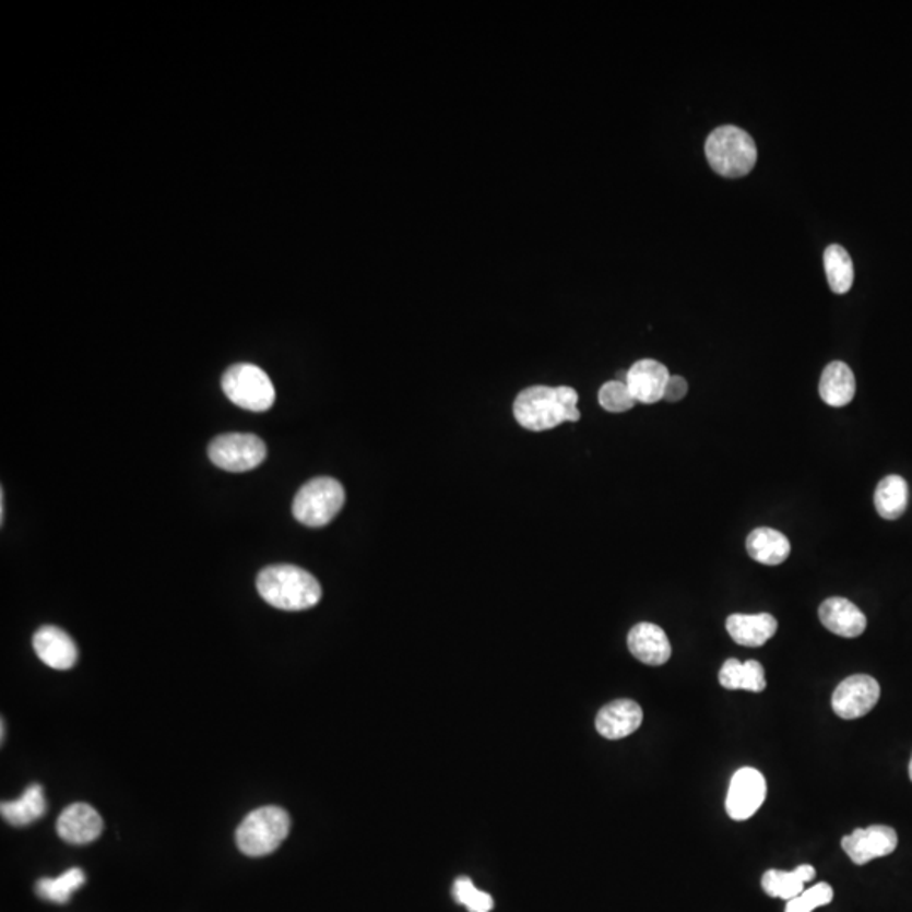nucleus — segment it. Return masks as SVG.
Returning <instances> with one entry per match:
<instances>
[{"instance_id": "5701e85b", "label": "nucleus", "mask_w": 912, "mask_h": 912, "mask_svg": "<svg viewBox=\"0 0 912 912\" xmlns=\"http://www.w3.org/2000/svg\"><path fill=\"white\" fill-rule=\"evenodd\" d=\"M875 509L886 521H896L904 514L909 502L908 482L899 475L883 478L875 488Z\"/></svg>"}, {"instance_id": "c85d7f7f", "label": "nucleus", "mask_w": 912, "mask_h": 912, "mask_svg": "<svg viewBox=\"0 0 912 912\" xmlns=\"http://www.w3.org/2000/svg\"><path fill=\"white\" fill-rule=\"evenodd\" d=\"M686 394H688V382L682 376H671L666 391H664V401L678 403Z\"/></svg>"}, {"instance_id": "0eeeda50", "label": "nucleus", "mask_w": 912, "mask_h": 912, "mask_svg": "<svg viewBox=\"0 0 912 912\" xmlns=\"http://www.w3.org/2000/svg\"><path fill=\"white\" fill-rule=\"evenodd\" d=\"M209 457L218 469L227 472H249L258 469L268 457L264 441L249 433H228L210 443Z\"/></svg>"}, {"instance_id": "9d476101", "label": "nucleus", "mask_w": 912, "mask_h": 912, "mask_svg": "<svg viewBox=\"0 0 912 912\" xmlns=\"http://www.w3.org/2000/svg\"><path fill=\"white\" fill-rule=\"evenodd\" d=\"M842 849L855 865H865L880 856L890 855L898 849V833L886 825L856 828L843 837Z\"/></svg>"}, {"instance_id": "393cba45", "label": "nucleus", "mask_w": 912, "mask_h": 912, "mask_svg": "<svg viewBox=\"0 0 912 912\" xmlns=\"http://www.w3.org/2000/svg\"><path fill=\"white\" fill-rule=\"evenodd\" d=\"M85 880L86 877L82 868H70V870L64 872L57 879H48V877H45V879L39 880L36 884V892L45 901L67 904L71 896H73V892L79 890L85 884Z\"/></svg>"}, {"instance_id": "39448f33", "label": "nucleus", "mask_w": 912, "mask_h": 912, "mask_svg": "<svg viewBox=\"0 0 912 912\" xmlns=\"http://www.w3.org/2000/svg\"><path fill=\"white\" fill-rule=\"evenodd\" d=\"M222 388L235 406L252 413H264L276 401V389L272 380L258 365H232L222 377Z\"/></svg>"}, {"instance_id": "f257e3e1", "label": "nucleus", "mask_w": 912, "mask_h": 912, "mask_svg": "<svg viewBox=\"0 0 912 912\" xmlns=\"http://www.w3.org/2000/svg\"><path fill=\"white\" fill-rule=\"evenodd\" d=\"M514 416L519 425L529 431H547L562 423L578 422V392L568 386H533L524 389L516 398Z\"/></svg>"}, {"instance_id": "f03ea898", "label": "nucleus", "mask_w": 912, "mask_h": 912, "mask_svg": "<svg viewBox=\"0 0 912 912\" xmlns=\"http://www.w3.org/2000/svg\"><path fill=\"white\" fill-rule=\"evenodd\" d=\"M259 595L280 611L301 612L320 604V581L295 565H272L258 577Z\"/></svg>"}, {"instance_id": "2eb2a0df", "label": "nucleus", "mask_w": 912, "mask_h": 912, "mask_svg": "<svg viewBox=\"0 0 912 912\" xmlns=\"http://www.w3.org/2000/svg\"><path fill=\"white\" fill-rule=\"evenodd\" d=\"M629 651L636 660L649 666H663L670 661L671 642L660 626L651 623L637 624L627 637Z\"/></svg>"}, {"instance_id": "f3484780", "label": "nucleus", "mask_w": 912, "mask_h": 912, "mask_svg": "<svg viewBox=\"0 0 912 912\" xmlns=\"http://www.w3.org/2000/svg\"><path fill=\"white\" fill-rule=\"evenodd\" d=\"M726 630L737 644L760 648L774 637L778 620L771 614H734L726 618Z\"/></svg>"}, {"instance_id": "aec40b11", "label": "nucleus", "mask_w": 912, "mask_h": 912, "mask_svg": "<svg viewBox=\"0 0 912 912\" xmlns=\"http://www.w3.org/2000/svg\"><path fill=\"white\" fill-rule=\"evenodd\" d=\"M815 875L816 870L812 865H800L791 872L772 868L762 875V889L771 898L791 901L805 890V884L812 883Z\"/></svg>"}, {"instance_id": "6ab92c4d", "label": "nucleus", "mask_w": 912, "mask_h": 912, "mask_svg": "<svg viewBox=\"0 0 912 912\" xmlns=\"http://www.w3.org/2000/svg\"><path fill=\"white\" fill-rule=\"evenodd\" d=\"M747 553L760 565L775 567L791 555V543L784 534L772 528H759L747 537Z\"/></svg>"}, {"instance_id": "ddd939ff", "label": "nucleus", "mask_w": 912, "mask_h": 912, "mask_svg": "<svg viewBox=\"0 0 912 912\" xmlns=\"http://www.w3.org/2000/svg\"><path fill=\"white\" fill-rule=\"evenodd\" d=\"M33 645L39 660L52 670H71L79 661L75 641L58 627H42L34 633Z\"/></svg>"}, {"instance_id": "b1692460", "label": "nucleus", "mask_w": 912, "mask_h": 912, "mask_svg": "<svg viewBox=\"0 0 912 912\" xmlns=\"http://www.w3.org/2000/svg\"><path fill=\"white\" fill-rule=\"evenodd\" d=\"M825 272H827L828 284L834 295H845L852 289L853 277V262L850 253L846 252L845 247L833 246L827 247L824 256Z\"/></svg>"}, {"instance_id": "a878e982", "label": "nucleus", "mask_w": 912, "mask_h": 912, "mask_svg": "<svg viewBox=\"0 0 912 912\" xmlns=\"http://www.w3.org/2000/svg\"><path fill=\"white\" fill-rule=\"evenodd\" d=\"M600 406L608 413H626L636 406V399L630 392L629 386L624 380H611L605 382L599 391Z\"/></svg>"}, {"instance_id": "6e6552de", "label": "nucleus", "mask_w": 912, "mask_h": 912, "mask_svg": "<svg viewBox=\"0 0 912 912\" xmlns=\"http://www.w3.org/2000/svg\"><path fill=\"white\" fill-rule=\"evenodd\" d=\"M880 686L868 674H853L834 689L831 707L843 720L862 719L879 703Z\"/></svg>"}, {"instance_id": "412c9836", "label": "nucleus", "mask_w": 912, "mask_h": 912, "mask_svg": "<svg viewBox=\"0 0 912 912\" xmlns=\"http://www.w3.org/2000/svg\"><path fill=\"white\" fill-rule=\"evenodd\" d=\"M46 809L48 805H46L45 791L36 782L24 791L20 800L4 801L0 806V813L4 819H8L9 824L14 827H26L38 821L46 815Z\"/></svg>"}, {"instance_id": "7c9ffc66", "label": "nucleus", "mask_w": 912, "mask_h": 912, "mask_svg": "<svg viewBox=\"0 0 912 912\" xmlns=\"http://www.w3.org/2000/svg\"><path fill=\"white\" fill-rule=\"evenodd\" d=\"M909 778H911V781H912V757H911V762H909Z\"/></svg>"}, {"instance_id": "7ed1b4c3", "label": "nucleus", "mask_w": 912, "mask_h": 912, "mask_svg": "<svg viewBox=\"0 0 912 912\" xmlns=\"http://www.w3.org/2000/svg\"><path fill=\"white\" fill-rule=\"evenodd\" d=\"M704 154L711 169L725 178L747 176L757 163L756 142L749 132L735 126H722L711 132Z\"/></svg>"}, {"instance_id": "4468645a", "label": "nucleus", "mask_w": 912, "mask_h": 912, "mask_svg": "<svg viewBox=\"0 0 912 912\" xmlns=\"http://www.w3.org/2000/svg\"><path fill=\"white\" fill-rule=\"evenodd\" d=\"M644 720L642 708L632 700H615L605 704L596 715V732L608 741L629 737Z\"/></svg>"}, {"instance_id": "f8f14e48", "label": "nucleus", "mask_w": 912, "mask_h": 912, "mask_svg": "<svg viewBox=\"0 0 912 912\" xmlns=\"http://www.w3.org/2000/svg\"><path fill=\"white\" fill-rule=\"evenodd\" d=\"M57 830L64 842L71 845H86L100 837L104 831V819L92 806L75 803L61 813Z\"/></svg>"}, {"instance_id": "20e7f679", "label": "nucleus", "mask_w": 912, "mask_h": 912, "mask_svg": "<svg viewBox=\"0 0 912 912\" xmlns=\"http://www.w3.org/2000/svg\"><path fill=\"white\" fill-rule=\"evenodd\" d=\"M291 830V818L280 806H264L246 816L235 842L249 856H264L276 852Z\"/></svg>"}, {"instance_id": "cd10ccee", "label": "nucleus", "mask_w": 912, "mask_h": 912, "mask_svg": "<svg viewBox=\"0 0 912 912\" xmlns=\"http://www.w3.org/2000/svg\"><path fill=\"white\" fill-rule=\"evenodd\" d=\"M833 901V889L830 884H816L812 889L803 890L797 898L786 904V912H813L816 908L830 904Z\"/></svg>"}, {"instance_id": "4be33fe9", "label": "nucleus", "mask_w": 912, "mask_h": 912, "mask_svg": "<svg viewBox=\"0 0 912 912\" xmlns=\"http://www.w3.org/2000/svg\"><path fill=\"white\" fill-rule=\"evenodd\" d=\"M720 685L725 689H745V691L760 692L766 689V671L759 661L741 663L738 660H726L719 674Z\"/></svg>"}, {"instance_id": "a211bd4d", "label": "nucleus", "mask_w": 912, "mask_h": 912, "mask_svg": "<svg viewBox=\"0 0 912 912\" xmlns=\"http://www.w3.org/2000/svg\"><path fill=\"white\" fill-rule=\"evenodd\" d=\"M855 376L845 362H831L819 379V395L828 406L843 407L855 398Z\"/></svg>"}, {"instance_id": "9b49d317", "label": "nucleus", "mask_w": 912, "mask_h": 912, "mask_svg": "<svg viewBox=\"0 0 912 912\" xmlns=\"http://www.w3.org/2000/svg\"><path fill=\"white\" fill-rule=\"evenodd\" d=\"M670 370L654 358H642L627 370L626 382L637 403L654 404L664 399Z\"/></svg>"}, {"instance_id": "bb28decb", "label": "nucleus", "mask_w": 912, "mask_h": 912, "mask_svg": "<svg viewBox=\"0 0 912 912\" xmlns=\"http://www.w3.org/2000/svg\"><path fill=\"white\" fill-rule=\"evenodd\" d=\"M453 896L470 912H490L494 909V899L487 892L478 890L469 877H460L454 883Z\"/></svg>"}, {"instance_id": "423d86ee", "label": "nucleus", "mask_w": 912, "mask_h": 912, "mask_svg": "<svg viewBox=\"0 0 912 912\" xmlns=\"http://www.w3.org/2000/svg\"><path fill=\"white\" fill-rule=\"evenodd\" d=\"M345 504V488L330 477L306 482L293 502V514L301 524L321 528L332 522Z\"/></svg>"}, {"instance_id": "dca6fc26", "label": "nucleus", "mask_w": 912, "mask_h": 912, "mask_svg": "<svg viewBox=\"0 0 912 912\" xmlns=\"http://www.w3.org/2000/svg\"><path fill=\"white\" fill-rule=\"evenodd\" d=\"M819 620L830 632L840 637L862 636L867 629V617L864 612L842 596H831L819 605Z\"/></svg>"}, {"instance_id": "1a4fd4ad", "label": "nucleus", "mask_w": 912, "mask_h": 912, "mask_svg": "<svg viewBox=\"0 0 912 912\" xmlns=\"http://www.w3.org/2000/svg\"><path fill=\"white\" fill-rule=\"evenodd\" d=\"M766 796H768L766 778L754 768L738 769L730 782L725 801L726 813L735 821H745L759 812Z\"/></svg>"}, {"instance_id": "c756f323", "label": "nucleus", "mask_w": 912, "mask_h": 912, "mask_svg": "<svg viewBox=\"0 0 912 912\" xmlns=\"http://www.w3.org/2000/svg\"><path fill=\"white\" fill-rule=\"evenodd\" d=\"M0 729H2V730H0V732H2V742H4V737H5V725H4V722H2V726H0Z\"/></svg>"}]
</instances>
